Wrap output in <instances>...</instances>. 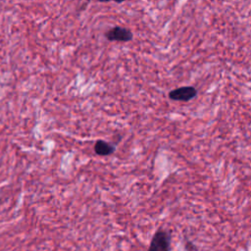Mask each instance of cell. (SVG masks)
I'll return each instance as SVG.
<instances>
[{"label": "cell", "mask_w": 251, "mask_h": 251, "mask_svg": "<svg viewBox=\"0 0 251 251\" xmlns=\"http://www.w3.org/2000/svg\"><path fill=\"white\" fill-rule=\"evenodd\" d=\"M170 234L166 230L160 229L154 233L148 251H170Z\"/></svg>", "instance_id": "obj_1"}, {"label": "cell", "mask_w": 251, "mask_h": 251, "mask_svg": "<svg viewBox=\"0 0 251 251\" xmlns=\"http://www.w3.org/2000/svg\"><path fill=\"white\" fill-rule=\"evenodd\" d=\"M104 35L109 41H119V42H127V41H130L133 37V34L130 29L124 26H120V25L113 26L112 28L107 30Z\"/></svg>", "instance_id": "obj_2"}, {"label": "cell", "mask_w": 251, "mask_h": 251, "mask_svg": "<svg viewBox=\"0 0 251 251\" xmlns=\"http://www.w3.org/2000/svg\"><path fill=\"white\" fill-rule=\"evenodd\" d=\"M197 89L194 86H181L175 88L169 92V98L174 101L187 102L195 98Z\"/></svg>", "instance_id": "obj_3"}, {"label": "cell", "mask_w": 251, "mask_h": 251, "mask_svg": "<svg viewBox=\"0 0 251 251\" xmlns=\"http://www.w3.org/2000/svg\"><path fill=\"white\" fill-rule=\"evenodd\" d=\"M94 151L99 156H108L114 153L115 146L104 140H97L94 145Z\"/></svg>", "instance_id": "obj_4"}, {"label": "cell", "mask_w": 251, "mask_h": 251, "mask_svg": "<svg viewBox=\"0 0 251 251\" xmlns=\"http://www.w3.org/2000/svg\"><path fill=\"white\" fill-rule=\"evenodd\" d=\"M97 1H99V2H110V1H114V2H116V3H123V2H125V1H126V0H97Z\"/></svg>", "instance_id": "obj_5"}, {"label": "cell", "mask_w": 251, "mask_h": 251, "mask_svg": "<svg viewBox=\"0 0 251 251\" xmlns=\"http://www.w3.org/2000/svg\"><path fill=\"white\" fill-rule=\"evenodd\" d=\"M185 247H186L187 250H192V249H194V245H193L192 243H190V242H187L186 245H185Z\"/></svg>", "instance_id": "obj_6"}]
</instances>
